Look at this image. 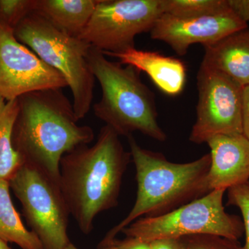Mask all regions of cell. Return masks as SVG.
I'll use <instances>...</instances> for the list:
<instances>
[{
    "instance_id": "1",
    "label": "cell",
    "mask_w": 249,
    "mask_h": 249,
    "mask_svg": "<svg viewBox=\"0 0 249 249\" xmlns=\"http://www.w3.org/2000/svg\"><path fill=\"white\" fill-rule=\"evenodd\" d=\"M131 154L107 125L92 146L80 145L62 157L59 186L70 214L85 235L98 214L116 207Z\"/></svg>"
},
{
    "instance_id": "2",
    "label": "cell",
    "mask_w": 249,
    "mask_h": 249,
    "mask_svg": "<svg viewBox=\"0 0 249 249\" xmlns=\"http://www.w3.org/2000/svg\"><path fill=\"white\" fill-rule=\"evenodd\" d=\"M13 145L24 163L34 165L59 183L62 157L88 145L94 132L79 125L73 104L61 89L33 91L18 98Z\"/></svg>"
},
{
    "instance_id": "3",
    "label": "cell",
    "mask_w": 249,
    "mask_h": 249,
    "mask_svg": "<svg viewBox=\"0 0 249 249\" xmlns=\"http://www.w3.org/2000/svg\"><path fill=\"white\" fill-rule=\"evenodd\" d=\"M127 138L136 168L137 199L127 217L106 238L116 237L139 218L163 215L208 193L205 180L211 165L209 154L188 163H173L160 152L142 148L132 135Z\"/></svg>"
},
{
    "instance_id": "4",
    "label": "cell",
    "mask_w": 249,
    "mask_h": 249,
    "mask_svg": "<svg viewBox=\"0 0 249 249\" xmlns=\"http://www.w3.org/2000/svg\"><path fill=\"white\" fill-rule=\"evenodd\" d=\"M93 76L100 83L102 96L93 106L95 116L119 137L135 132L160 142L166 134L158 123L155 95L142 83L137 69L110 61L91 47L88 56Z\"/></svg>"
},
{
    "instance_id": "5",
    "label": "cell",
    "mask_w": 249,
    "mask_h": 249,
    "mask_svg": "<svg viewBox=\"0 0 249 249\" xmlns=\"http://www.w3.org/2000/svg\"><path fill=\"white\" fill-rule=\"evenodd\" d=\"M14 32L18 41L61 73L71 89L77 119L85 118L92 103L96 80L88 60L91 45L60 30L36 11L24 18Z\"/></svg>"
},
{
    "instance_id": "6",
    "label": "cell",
    "mask_w": 249,
    "mask_h": 249,
    "mask_svg": "<svg viewBox=\"0 0 249 249\" xmlns=\"http://www.w3.org/2000/svg\"><path fill=\"white\" fill-rule=\"evenodd\" d=\"M226 191L214 190L163 215L139 218L121 232L147 242L199 234L238 240L245 232L243 222L238 216L226 212Z\"/></svg>"
},
{
    "instance_id": "7",
    "label": "cell",
    "mask_w": 249,
    "mask_h": 249,
    "mask_svg": "<svg viewBox=\"0 0 249 249\" xmlns=\"http://www.w3.org/2000/svg\"><path fill=\"white\" fill-rule=\"evenodd\" d=\"M10 188L21 203L31 231L43 249H63L71 242L70 215L59 183L40 168L23 163L10 178Z\"/></svg>"
},
{
    "instance_id": "8",
    "label": "cell",
    "mask_w": 249,
    "mask_h": 249,
    "mask_svg": "<svg viewBox=\"0 0 249 249\" xmlns=\"http://www.w3.org/2000/svg\"><path fill=\"white\" fill-rule=\"evenodd\" d=\"M163 14L161 0H100L79 37L103 53H122Z\"/></svg>"
},
{
    "instance_id": "9",
    "label": "cell",
    "mask_w": 249,
    "mask_h": 249,
    "mask_svg": "<svg viewBox=\"0 0 249 249\" xmlns=\"http://www.w3.org/2000/svg\"><path fill=\"white\" fill-rule=\"evenodd\" d=\"M196 79V119L190 142L202 144L216 135L242 134L244 88L202 63Z\"/></svg>"
},
{
    "instance_id": "10",
    "label": "cell",
    "mask_w": 249,
    "mask_h": 249,
    "mask_svg": "<svg viewBox=\"0 0 249 249\" xmlns=\"http://www.w3.org/2000/svg\"><path fill=\"white\" fill-rule=\"evenodd\" d=\"M68 87L61 73L15 37L14 29L0 22V96L6 101L45 89Z\"/></svg>"
},
{
    "instance_id": "11",
    "label": "cell",
    "mask_w": 249,
    "mask_h": 249,
    "mask_svg": "<svg viewBox=\"0 0 249 249\" xmlns=\"http://www.w3.org/2000/svg\"><path fill=\"white\" fill-rule=\"evenodd\" d=\"M231 11L213 16L181 18L163 14L150 31L154 40L170 46L180 56L195 44L213 45L234 33L248 29Z\"/></svg>"
},
{
    "instance_id": "12",
    "label": "cell",
    "mask_w": 249,
    "mask_h": 249,
    "mask_svg": "<svg viewBox=\"0 0 249 249\" xmlns=\"http://www.w3.org/2000/svg\"><path fill=\"white\" fill-rule=\"evenodd\" d=\"M211 165L205 180L206 191L228 190L249 180V140L243 134L216 135L209 139Z\"/></svg>"
},
{
    "instance_id": "13",
    "label": "cell",
    "mask_w": 249,
    "mask_h": 249,
    "mask_svg": "<svg viewBox=\"0 0 249 249\" xmlns=\"http://www.w3.org/2000/svg\"><path fill=\"white\" fill-rule=\"evenodd\" d=\"M103 54L119 59L122 65L145 72L160 91L169 96H177L184 89L186 67L179 59L136 48L122 53Z\"/></svg>"
},
{
    "instance_id": "14",
    "label": "cell",
    "mask_w": 249,
    "mask_h": 249,
    "mask_svg": "<svg viewBox=\"0 0 249 249\" xmlns=\"http://www.w3.org/2000/svg\"><path fill=\"white\" fill-rule=\"evenodd\" d=\"M201 63L224 73L245 88L249 85V29L204 47Z\"/></svg>"
},
{
    "instance_id": "15",
    "label": "cell",
    "mask_w": 249,
    "mask_h": 249,
    "mask_svg": "<svg viewBox=\"0 0 249 249\" xmlns=\"http://www.w3.org/2000/svg\"><path fill=\"white\" fill-rule=\"evenodd\" d=\"M100 0H36V11L60 30L79 37Z\"/></svg>"
},
{
    "instance_id": "16",
    "label": "cell",
    "mask_w": 249,
    "mask_h": 249,
    "mask_svg": "<svg viewBox=\"0 0 249 249\" xmlns=\"http://www.w3.org/2000/svg\"><path fill=\"white\" fill-rule=\"evenodd\" d=\"M9 181L0 178V240L14 243L22 249H43L37 235L23 224L16 211Z\"/></svg>"
},
{
    "instance_id": "17",
    "label": "cell",
    "mask_w": 249,
    "mask_h": 249,
    "mask_svg": "<svg viewBox=\"0 0 249 249\" xmlns=\"http://www.w3.org/2000/svg\"><path fill=\"white\" fill-rule=\"evenodd\" d=\"M18 109V99L6 101L0 96V178L6 181L24 163L12 142Z\"/></svg>"
},
{
    "instance_id": "18",
    "label": "cell",
    "mask_w": 249,
    "mask_h": 249,
    "mask_svg": "<svg viewBox=\"0 0 249 249\" xmlns=\"http://www.w3.org/2000/svg\"><path fill=\"white\" fill-rule=\"evenodd\" d=\"M163 14L188 18L213 16L230 11L227 0H161Z\"/></svg>"
},
{
    "instance_id": "19",
    "label": "cell",
    "mask_w": 249,
    "mask_h": 249,
    "mask_svg": "<svg viewBox=\"0 0 249 249\" xmlns=\"http://www.w3.org/2000/svg\"><path fill=\"white\" fill-rule=\"evenodd\" d=\"M36 6V0H0V22L14 29Z\"/></svg>"
},
{
    "instance_id": "20",
    "label": "cell",
    "mask_w": 249,
    "mask_h": 249,
    "mask_svg": "<svg viewBox=\"0 0 249 249\" xmlns=\"http://www.w3.org/2000/svg\"><path fill=\"white\" fill-rule=\"evenodd\" d=\"M186 249H242L238 240L219 235L199 234L181 237Z\"/></svg>"
},
{
    "instance_id": "21",
    "label": "cell",
    "mask_w": 249,
    "mask_h": 249,
    "mask_svg": "<svg viewBox=\"0 0 249 249\" xmlns=\"http://www.w3.org/2000/svg\"><path fill=\"white\" fill-rule=\"evenodd\" d=\"M228 205L240 210L246 236L242 249H249V186L247 183L228 189Z\"/></svg>"
},
{
    "instance_id": "22",
    "label": "cell",
    "mask_w": 249,
    "mask_h": 249,
    "mask_svg": "<svg viewBox=\"0 0 249 249\" xmlns=\"http://www.w3.org/2000/svg\"><path fill=\"white\" fill-rule=\"evenodd\" d=\"M98 249H151V246L150 242L134 237H126L124 240L104 237L98 245Z\"/></svg>"
},
{
    "instance_id": "23",
    "label": "cell",
    "mask_w": 249,
    "mask_h": 249,
    "mask_svg": "<svg viewBox=\"0 0 249 249\" xmlns=\"http://www.w3.org/2000/svg\"><path fill=\"white\" fill-rule=\"evenodd\" d=\"M229 9L242 22H249V0H227Z\"/></svg>"
},
{
    "instance_id": "24",
    "label": "cell",
    "mask_w": 249,
    "mask_h": 249,
    "mask_svg": "<svg viewBox=\"0 0 249 249\" xmlns=\"http://www.w3.org/2000/svg\"><path fill=\"white\" fill-rule=\"evenodd\" d=\"M151 249H186L181 237L158 239L150 242Z\"/></svg>"
},
{
    "instance_id": "25",
    "label": "cell",
    "mask_w": 249,
    "mask_h": 249,
    "mask_svg": "<svg viewBox=\"0 0 249 249\" xmlns=\"http://www.w3.org/2000/svg\"><path fill=\"white\" fill-rule=\"evenodd\" d=\"M242 103V134L249 140V85L244 88Z\"/></svg>"
},
{
    "instance_id": "26",
    "label": "cell",
    "mask_w": 249,
    "mask_h": 249,
    "mask_svg": "<svg viewBox=\"0 0 249 249\" xmlns=\"http://www.w3.org/2000/svg\"><path fill=\"white\" fill-rule=\"evenodd\" d=\"M0 249H13L9 247V244L0 240Z\"/></svg>"
},
{
    "instance_id": "27",
    "label": "cell",
    "mask_w": 249,
    "mask_h": 249,
    "mask_svg": "<svg viewBox=\"0 0 249 249\" xmlns=\"http://www.w3.org/2000/svg\"><path fill=\"white\" fill-rule=\"evenodd\" d=\"M63 249H79L77 248L76 246L73 245V243H71V242L68 245H67L66 247H65Z\"/></svg>"
},
{
    "instance_id": "28",
    "label": "cell",
    "mask_w": 249,
    "mask_h": 249,
    "mask_svg": "<svg viewBox=\"0 0 249 249\" xmlns=\"http://www.w3.org/2000/svg\"><path fill=\"white\" fill-rule=\"evenodd\" d=\"M247 184H248L249 186V180L248 183H247Z\"/></svg>"
}]
</instances>
